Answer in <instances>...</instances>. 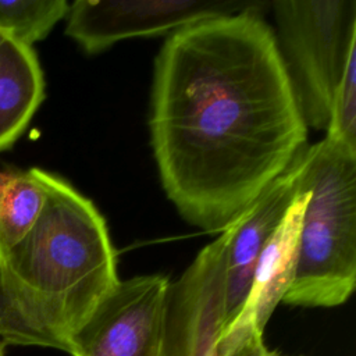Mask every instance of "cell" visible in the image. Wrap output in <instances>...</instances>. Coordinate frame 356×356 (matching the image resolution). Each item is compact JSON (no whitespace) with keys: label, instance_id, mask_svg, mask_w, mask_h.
I'll return each mask as SVG.
<instances>
[{"label":"cell","instance_id":"2","mask_svg":"<svg viewBox=\"0 0 356 356\" xmlns=\"http://www.w3.org/2000/svg\"><path fill=\"white\" fill-rule=\"evenodd\" d=\"M46 202L31 231L0 256V342L71 353L72 341L115 288V250L96 206L44 171Z\"/></svg>","mask_w":356,"mask_h":356},{"label":"cell","instance_id":"15","mask_svg":"<svg viewBox=\"0 0 356 356\" xmlns=\"http://www.w3.org/2000/svg\"><path fill=\"white\" fill-rule=\"evenodd\" d=\"M7 38H8V36H7L4 32H1V31H0V43H1V42H4Z\"/></svg>","mask_w":356,"mask_h":356},{"label":"cell","instance_id":"14","mask_svg":"<svg viewBox=\"0 0 356 356\" xmlns=\"http://www.w3.org/2000/svg\"><path fill=\"white\" fill-rule=\"evenodd\" d=\"M218 356H288L268 349L263 342V335L253 334L228 345H218Z\"/></svg>","mask_w":356,"mask_h":356},{"label":"cell","instance_id":"16","mask_svg":"<svg viewBox=\"0 0 356 356\" xmlns=\"http://www.w3.org/2000/svg\"><path fill=\"white\" fill-rule=\"evenodd\" d=\"M0 356H6V348L3 346L1 342H0Z\"/></svg>","mask_w":356,"mask_h":356},{"label":"cell","instance_id":"7","mask_svg":"<svg viewBox=\"0 0 356 356\" xmlns=\"http://www.w3.org/2000/svg\"><path fill=\"white\" fill-rule=\"evenodd\" d=\"M227 245L225 229L197 253L177 282H171L164 356H218Z\"/></svg>","mask_w":356,"mask_h":356},{"label":"cell","instance_id":"10","mask_svg":"<svg viewBox=\"0 0 356 356\" xmlns=\"http://www.w3.org/2000/svg\"><path fill=\"white\" fill-rule=\"evenodd\" d=\"M44 97V79L32 47L0 43V152L11 147Z\"/></svg>","mask_w":356,"mask_h":356},{"label":"cell","instance_id":"1","mask_svg":"<svg viewBox=\"0 0 356 356\" xmlns=\"http://www.w3.org/2000/svg\"><path fill=\"white\" fill-rule=\"evenodd\" d=\"M149 129L178 213L206 232L228 229L307 146V125L261 11L167 36L154 61Z\"/></svg>","mask_w":356,"mask_h":356},{"label":"cell","instance_id":"13","mask_svg":"<svg viewBox=\"0 0 356 356\" xmlns=\"http://www.w3.org/2000/svg\"><path fill=\"white\" fill-rule=\"evenodd\" d=\"M327 136L356 149V63H352L338 88Z\"/></svg>","mask_w":356,"mask_h":356},{"label":"cell","instance_id":"3","mask_svg":"<svg viewBox=\"0 0 356 356\" xmlns=\"http://www.w3.org/2000/svg\"><path fill=\"white\" fill-rule=\"evenodd\" d=\"M302 214L293 278L282 302L302 307L345 303L356 286V149L324 136L302 152Z\"/></svg>","mask_w":356,"mask_h":356},{"label":"cell","instance_id":"4","mask_svg":"<svg viewBox=\"0 0 356 356\" xmlns=\"http://www.w3.org/2000/svg\"><path fill=\"white\" fill-rule=\"evenodd\" d=\"M270 7L303 120L327 131L338 88L356 63V1L277 0Z\"/></svg>","mask_w":356,"mask_h":356},{"label":"cell","instance_id":"6","mask_svg":"<svg viewBox=\"0 0 356 356\" xmlns=\"http://www.w3.org/2000/svg\"><path fill=\"white\" fill-rule=\"evenodd\" d=\"M170 280L118 281L72 341L71 356H164Z\"/></svg>","mask_w":356,"mask_h":356},{"label":"cell","instance_id":"11","mask_svg":"<svg viewBox=\"0 0 356 356\" xmlns=\"http://www.w3.org/2000/svg\"><path fill=\"white\" fill-rule=\"evenodd\" d=\"M44 170L0 171V256L35 225L46 202Z\"/></svg>","mask_w":356,"mask_h":356},{"label":"cell","instance_id":"9","mask_svg":"<svg viewBox=\"0 0 356 356\" xmlns=\"http://www.w3.org/2000/svg\"><path fill=\"white\" fill-rule=\"evenodd\" d=\"M307 197V191L298 195L278 228L263 246L254 264L246 303L236 320L221 332L220 345L253 334L263 335L267 321L277 305L282 302L293 278L300 221Z\"/></svg>","mask_w":356,"mask_h":356},{"label":"cell","instance_id":"5","mask_svg":"<svg viewBox=\"0 0 356 356\" xmlns=\"http://www.w3.org/2000/svg\"><path fill=\"white\" fill-rule=\"evenodd\" d=\"M271 1L254 0H75L68 6L65 33L88 54L120 40L170 35L196 22L261 11Z\"/></svg>","mask_w":356,"mask_h":356},{"label":"cell","instance_id":"8","mask_svg":"<svg viewBox=\"0 0 356 356\" xmlns=\"http://www.w3.org/2000/svg\"><path fill=\"white\" fill-rule=\"evenodd\" d=\"M303 149L286 170L268 184L257 199L227 229L228 245L222 331L241 314L250 291L256 260L268 238L284 220L293 200L302 192Z\"/></svg>","mask_w":356,"mask_h":356},{"label":"cell","instance_id":"12","mask_svg":"<svg viewBox=\"0 0 356 356\" xmlns=\"http://www.w3.org/2000/svg\"><path fill=\"white\" fill-rule=\"evenodd\" d=\"M68 6L65 0H0V31L32 47L65 18Z\"/></svg>","mask_w":356,"mask_h":356}]
</instances>
